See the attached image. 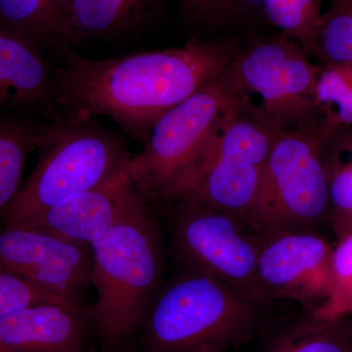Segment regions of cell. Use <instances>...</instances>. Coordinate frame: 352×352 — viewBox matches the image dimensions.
<instances>
[{
  "mask_svg": "<svg viewBox=\"0 0 352 352\" xmlns=\"http://www.w3.org/2000/svg\"><path fill=\"white\" fill-rule=\"evenodd\" d=\"M239 46L190 41L182 47L90 59L69 50L56 68L61 113L106 117L143 145L166 113L222 75Z\"/></svg>",
  "mask_w": 352,
  "mask_h": 352,
  "instance_id": "obj_1",
  "label": "cell"
},
{
  "mask_svg": "<svg viewBox=\"0 0 352 352\" xmlns=\"http://www.w3.org/2000/svg\"><path fill=\"white\" fill-rule=\"evenodd\" d=\"M90 248L96 302L87 318L101 342L118 349L138 332L164 272L159 226L138 190L112 228Z\"/></svg>",
  "mask_w": 352,
  "mask_h": 352,
  "instance_id": "obj_2",
  "label": "cell"
},
{
  "mask_svg": "<svg viewBox=\"0 0 352 352\" xmlns=\"http://www.w3.org/2000/svg\"><path fill=\"white\" fill-rule=\"evenodd\" d=\"M36 149V168L0 215L6 227L29 226L65 199L113 182L132 157L115 132L69 113L43 124Z\"/></svg>",
  "mask_w": 352,
  "mask_h": 352,
  "instance_id": "obj_3",
  "label": "cell"
},
{
  "mask_svg": "<svg viewBox=\"0 0 352 352\" xmlns=\"http://www.w3.org/2000/svg\"><path fill=\"white\" fill-rule=\"evenodd\" d=\"M261 307L214 278L185 270L148 309L139 328L143 352H226L254 335Z\"/></svg>",
  "mask_w": 352,
  "mask_h": 352,
  "instance_id": "obj_4",
  "label": "cell"
},
{
  "mask_svg": "<svg viewBox=\"0 0 352 352\" xmlns=\"http://www.w3.org/2000/svg\"><path fill=\"white\" fill-rule=\"evenodd\" d=\"M226 69L157 120L142 151L129 160L124 175L148 204L173 201L184 193L220 126L241 108Z\"/></svg>",
  "mask_w": 352,
  "mask_h": 352,
  "instance_id": "obj_5",
  "label": "cell"
},
{
  "mask_svg": "<svg viewBox=\"0 0 352 352\" xmlns=\"http://www.w3.org/2000/svg\"><path fill=\"white\" fill-rule=\"evenodd\" d=\"M319 124L280 132L273 142L247 223L270 239L328 223L330 201Z\"/></svg>",
  "mask_w": 352,
  "mask_h": 352,
  "instance_id": "obj_6",
  "label": "cell"
},
{
  "mask_svg": "<svg viewBox=\"0 0 352 352\" xmlns=\"http://www.w3.org/2000/svg\"><path fill=\"white\" fill-rule=\"evenodd\" d=\"M321 69L298 41L281 32L240 47L226 74L242 110L283 131L319 124Z\"/></svg>",
  "mask_w": 352,
  "mask_h": 352,
  "instance_id": "obj_7",
  "label": "cell"
},
{
  "mask_svg": "<svg viewBox=\"0 0 352 352\" xmlns=\"http://www.w3.org/2000/svg\"><path fill=\"white\" fill-rule=\"evenodd\" d=\"M280 132L238 109L220 126L201 170L175 200L195 201L247 222Z\"/></svg>",
  "mask_w": 352,
  "mask_h": 352,
  "instance_id": "obj_8",
  "label": "cell"
},
{
  "mask_svg": "<svg viewBox=\"0 0 352 352\" xmlns=\"http://www.w3.org/2000/svg\"><path fill=\"white\" fill-rule=\"evenodd\" d=\"M171 237L185 270L214 278L259 305L268 298L259 286L258 239L243 233L239 219L195 201L175 200Z\"/></svg>",
  "mask_w": 352,
  "mask_h": 352,
  "instance_id": "obj_9",
  "label": "cell"
},
{
  "mask_svg": "<svg viewBox=\"0 0 352 352\" xmlns=\"http://www.w3.org/2000/svg\"><path fill=\"white\" fill-rule=\"evenodd\" d=\"M256 274L268 300L286 298L318 309L335 289L332 245L312 230L258 240Z\"/></svg>",
  "mask_w": 352,
  "mask_h": 352,
  "instance_id": "obj_10",
  "label": "cell"
},
{
  "mask_svg": "<svg viewBox=\"0 0 352 352\" xmlns=\"http://www.w3.org/2000/svg\"><path fill=\"white\" fill-rule=\"evenodd\" d=\"M91 248L22 227L0 231V268L75 305L91 285Z\"/></svg>",
  "mask_w": 352,
  "mask_h": 352,
  "instance_id": "obj_11",
  "label": "cell"
},
{
  "mask_svg": "<svg viewBox=\"0 0 352 352\" xmlns=\"http://www.w3.org/2000/svg\"><path fill=\"white\" fill-rule=\"evenodd\" d=\"M43 48L22 34L0 28V110L19 109L62 115L56 69Z\"/></svg>",
  "mask_w": 352,
  "mask_h": 352,
  "instance_id": "obj_12",
  "label": "cell"
},
{
  "mask_svg": "<svg viewBox=\"0 0 352 352\" xmlns=\"http://www.w3.org/2000/svg\"><path fill=\"white\" fill-rule=\"evenodd\" d=\"M134 191L122 173L107 184L65 199L22 228L90 248L112 228Z\"/></svg>",
  "mask_w": 352,
  "mask_h": 352,
  "instance_id": "obj_13",
  "label": "cell"
},
{
  "mask_svg": "<svg viewBox=\"0 0 352 352\" xmlns=\"http://www.w3.org/2000/svg\"><path fill=\"white\" fill-rule=\"evenodd\" d=\"M82 305L25 308L0 319V349L6 352H87Z\"/></svg>",
  "mask_w": 352,
  "mask_h": 352,
  "instance_id": "obj_14",
  "label": "cell"
},
{
  "mask_svg": "<svg viewBox=\"0 0 352 352\" xmlns=\"http://www.w3.org/2000/svg\"><path fill=\"white\" fill-rule=\"evenodd\" d=\"M161 0H64L71 46L122 36L147 24Z\"/></svg>",
  "mask_w": 352,
  "mask_h": 352,
  "instance_id": "obj_15",
  "label": "cell"
},
{
  "mask_svg": "<svg viewBox=\"0 0 352 352\" xmlns=\"http://www.w3.org/2000/svg\"><path fill=\"white\" fill-rule=\"evenodd\" d=\"M0 28L17 32L41 48H71L64 0H0Z\"/></svg>",
  "mask_w": 352,
  "mask_h": 352,
  "instance_id": "obj_16",
  "label": "cell"
},
{
  "mask_svg": "<svg viewBox=\"0 0 352 352\" xmlns=\"http://www.w3.org/2000/svg\"><path fill=\"white\" fill-rule=\"evenodd\" d=\"M321 154L330 201L328 224L340 239L352 232V126L325 134Z\"/></svg>",
  "mask_w": 352,
  "mask_h": 352,
  "instance_id": "obj_17",
  "label": "cell"
},
{
  "mask_svg": "<svg viewBox=\"0 0 352 352\" xmlns=\"http://www.w3.org/2000/svg\"><path fill=\"white\" fill-rule=\"evenodd\" d=\"M265 352H352V315L327 318L307 309L270 340Z\"/></svg>",
  "mask_w": 352,
  "mask_h": 352,
  "instance_id": "obj_18",
  "label": "cell"
},
{
  "mask_svg": "<svg viewBox=\"0 0 352 352\" xmlns=\"http://www.w3.org/2000/svg\"><path fill=\"white\" fill-rule=\"evenodd\" d=\"M43 126L32 120L0 116V215L22 186L25 161L38 148Z\"/></svg>",
  "mask_w": 352,
  "mask_h": 352,
  "instance_id": "obj_19",
  "label": "cell"
},
{
  "mask_svg": "<svg viewBox=\"0 0 352 352\" xmlns=\"http://www.w3.org/2000/svg\"><path fill=\"white\" fill-rule=\"evenodd\" d=\"M316 105L319 126L326 134L352 126V62L322 66Z\"/></svg>",
  "mask_w": 352,
  "mask_h": 352,
  "instance_id": "obj_20",
  "label": "cell"
},
{
  "mask_svg": "<svg viewBox=\"0 0 352 352\" xmlns=\"http://www.w3.org/2000/svg\"><path fill=\"white\" fill-rule=\"evenodd\" d=\"M312 56L322 66L352 62V0H330L322 12Z\"/></svg>",
  "mask_w": 352,
  "mask_h": 352,
  "instance_id": "obj_21",
  "label": "cell"
},
{
  "mask_svg": "<svg viewBox=\"0 0 352 352\" xmlns=\"http://www.w3.org/2000/svg\"><path fill=\"white\" fill-rule=\"evenodd\" d=\"M325 0H261L264 12L282 34L295 39L312 56Z\"/></svg>",
  "mask_w": 352,
  "mask_h": 352,
  "instance_id": "obj_22",
  "label": "cell"
},
{
  "mask_svg": "<svg viewBox=\"0 0 352 352\" xmlns=\"http://www.w3.org/2000/svg\"><path fill=\"white\" fill-rule=\"evenodd\" d=\"M335 289L323 307L314 309L327 318L352 315V232L339 239L333 249Z\"/></svg>",
  "mask_w": 352,
  "mask_h": 352,
  "instance_id": "obj_23",
  "label": "cell"
},
{
  "mask_svg": "<svg viewBox=\"0 0 352 352\" xmlns=\"http://www.w3.org/2000/svg\"><path fill=\"white\" fill-rule=\"evenodd\" d=\"M50 303L75 305L0 268V319L25 308Z\"/></svg>",
  "mask_w": 352,
  "mask_h": 352,
  "instance_id": "obj_24",
  "label": "cell"
},
{
  "mask_svg": "<svg viewBox=\"0 0 352 352\" xmlns=\"http://www.w3.org/2000/svg\"><path fill=\"white\" fill-rule=\"evenodd\" d=\"M185 17L201 25L228 22L242 10L244 0H178Z\"/></svg>",
  "mask_w": 352,
  "mask_h": 352,
  "instance_id": "obj_25",
  "label": "cell"
},
{
  "mask_svg": "<svg viewBox=\"0 0 352 352\" xmlns=\"http://www.w3.org/2000/svg\"><path fill=\"white\" fill-rule=\"evenodd\" d=\"M0 352H6V351H4L3 349H0Z\"/></svg>",
  "mask_w": 352,
  "mask_h": 352,
  "instance_id": "obj_26",
  "label": "cell"
}]
</instances>
